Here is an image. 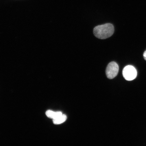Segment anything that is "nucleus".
<instances>
[{"instance_id": "2", "label": "nucleus", "mask_w": 146, "mask_h": 146, "mask_svg": "<svg viewBox=\"0 0 146 146\" xmlns=\"http://www.w3.org/2000/svg\"><path fill=\"white\" fill-rule=\"evenodd\" d=\"M123 74L124 78L127 81H131L136 77L137 72L135 68L131 65H127L124 68Z\"/></svg>"}, {"instance_id": "6", "label": "nucleus", "mask_w": 146, "mask_h": 146, "mask_svg": "<svg viewBox=\"0 0 146 146\" xmlns=\"http://www.w3.org/2000/svg\"><path fill=\"white\" fill-rule=\"evenodd\" d=\"M143 56L144 59L146 60V50H145V52H144Z\"/></svg>"}, {"instance_id": "1", "label": "nucleus", "mask_w": 146, "mask_h": 146, "mask_svg": "<svg viewBox=\"0 0 146 146\" xmlns=\"http://www.w3.org/2000/svg\"><path fill=\"white\" fill-rule=\"evenodd\" d=\"M114 31L113 25L111 23H106L95 27L94 33L98 39H105L112 36Z\"/></svg>"}, {"instance_id": "5", "label": "nucleus", "mask_w": 146, "mask_h": 146, "mask_svg": "<svg viewBox=\"0 0 146 146\" xmlns=\"http://www.w3.org/2000/svg\"><path fill=\"white\" fill-rule=\"evenodd\" d=\"M67 118V116L65 114H62L58 117L53 119V122L55 125H59L65 122Z\"/></svg>"}, {"instance_id": "3", "label": "nucleus", "mask_w": 146, "mask_h": 146, "mask_svg": "<svg viewBox=\"0 0 146 146\" xmlns=\"http://www.w3.org/2000/svg\"><path fill=\"white\" fill-rule=\"evenodd\" d=\"M119 71L117 64L114 62L110 63L106 69V74L110 79H112L117 76Z\"/></svg>"}, {"instance_id": "4", "label": "nucleus", "mask_w": 146, "mask_h": 146, "mask_svg": "<svg viewBox=\"0 0 146 146\" xmlns=\"http://www.w3.org/2000/svg\"><path fill=\"white\" fill-rule=\"evenodd\" d=\"M62 114V113L61 112H55L50 110L47 111L46 112V115L47 117L53 119L58 117Z\"/></svg>"}]
</instances>
